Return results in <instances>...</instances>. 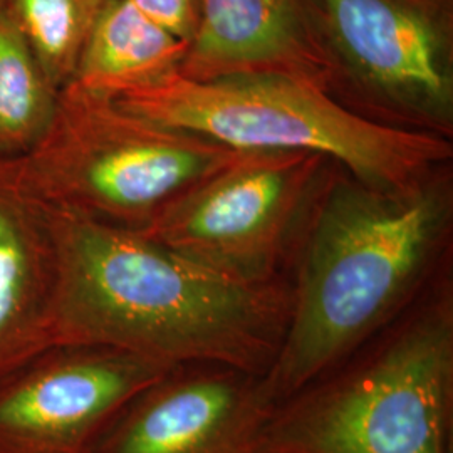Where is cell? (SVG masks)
Masks as SVG:
<instances>
[{"mask_svg": "<svg viewBox=\"0 0 453 453\" xmlns=\"http://www.w3.org/2000/svg\"><path fill=\"white\" fill-rule=\"evenodd\" d=\"M58 265L48 344H99L168 366L264 376L291 314L289 277L245 282L142 232L50 211Z\"/></svg>", "mask_w": 453, "mask_h": 453, "instance_id": "6da1fadb", "label": "cell"}, {"mask_svg": "<svg viewBox=\"0 0 453 453\" xmlns=\"http://www.w3.org/2000/svg\"><path fill=\"white\" fill-rule=\"evenodd\" d=\"M450 168L383 190L331 165L292 256L288 329L264 374L275 405L393 323L447 265Z\"/></svg>", "mask_w": 453, "mask_h": 453, "instance_id": "7a4b0ae2", "label": "cell"}, {"mask_svg": "<svg viewBox=\"0 0 453 453\" xmlns=\"http://www.w3.org/2000/svg\"><path fill=\"white\" fill-rule=\"evenodd\" d=\"M452 421L445 265L393 323L275 405L259 453H452Z\"/></svg>", "mask_w": 453, "mask_h": 453, "instance_id": "3957f363", "label": "cell"}, {"mask_svg": "<svg viewBox=\"0 0 453 453\" xmlns=\"http://www.w3.org/2000/svg\"><path fill=\"white\" fill-rule=\"evenodd\" d=\"M160 125L245 150H301L383 190L410 188L452 163L453 142L376 125L327 91L289 78L192 81L179 73L114 97Z\"/></svg>", "mask_w": 453, "mask_h": 453, "instance_id": "277c9868", "label": "cell"}, {"mask_svg": "<svg viewBox=\"0 0 453 453\" xmlns=\"http://www.w3.org/2000/svg\"><path fill=\"white\" fill-rule=\"evenodd\" d=\"M237 153L69 82L48 128L17 165L49 211L142 232Z\"/></svg>", "mask_w": 453, "mask_h": 453, "instance_id": "5b68a950", "label": "cell"}, {"mask_svg": "<svg viewBox=\"0 0 453 453\" xmlns=\"http://www.w3.org/2000/svg\"><path fill=\"white\" fill-rule=\"evenodd\" d=\"M326 91L395 130L453 142V0H308Z\"/></svg>", "mask_w": 453, "mask_h": 453, "instance_id": "8992f818", "label": "cell"}, {"mask_svg": "<svg viewBox=\"0 0 453 453\" xmlns=\"http://www.w3.org/2000/svg\"><path fill=\"white\" fill-rule=\"evenodd\" d=\"M333 160L301 150H245L142 230L245 282L284 277Z\"/></svg>", "mask_w": 453, "mask_h": 453, "instance_id": "52a82bcc", "label": "cell"}, {"mask_svg": "<svg viewBox=\"0 0 453 453\" xmlns=\"http://www.w3.org/2000/svg\"><path fill=\"white\" fill-rule=\"evenodd\" d=\"M173 368L110 346L48 344L0 374V453H95L125 406Z\"/></svg>", "mask_w": 453, "mask_h": 453, "instance_id": "ba28073f", "label": "cell"}, {"mask_svg": "<svg viewBox=\"0 0 453 453\" xmlns=\"http://www.w3.org/2000/svg\"><path fill=\"white\" fill-rule=\"evenodd\" d=\"M274 408L264 376L180 365L125 406L95 453H259Z\"/></svg>", "mask_w": 453, "mask_h": 453, "instance_id": "9c48e42d", "label": "cell"}, {"mask_svg": "<svg viewBox=\"0 0 453 453\" xmlns=\"http://www.w3.org/2000/svg\"><path fill=\"white\" fill-rule=\"evenodd\" d=\"M179 74L203 82L274 76L326 89L329 61L308 0H200Z\"/></svg>", "mask_w": 453, "mask_h": 453, "instance_id": "30bf717a", "label": "cell"}, {"mask_svg": "<svg viewBox=\"0 0 453 453\" xmlns=\"http://www.w3.org/2000/svg\"><path fill=\"white\" fill-rule=\"evenodd\" d=\"M56 265L52 213L0 160V374L48 346Z\"/></svg>", "mask_w": 453, "mask_h": 453, "instance_id": "8fae6325", "label": "cell"}, {"mask_svg": "<svg viewBox=\"0 0 453 453\" xmlns=\"http://www.w3.org/2000/svg\"><path fill=\"white\" fill-rule=\"evenodd\" d=\"M188 42L165 31L130 0H113L82 50L73 81L118 97L179 73Z\"/></svg>", "mask_w": 453, "mask_h": 453, "instance_id": "7c38bea8", "label": "cell"}, {"mask_svg": "<svg viewBox=\"0 0 453 453\" xmlns=\"http://www.w3.org/2000/svg\"><path fill=\"white\" fill-rule=\"evenodd\" d=\"M58 93L7 7L0 9V160H19L37 143Z\"/></svg>", "mask_w": 453, "mask_h": 453, "instance_id": "4fadbf2b", "label": "cell"}, {"mask_svg": "<svg viewBox=\"0 0 453 453\" xmlns=\"http://www.w3.org/2000/svg\"><path fill=\"white\" fill-rule=\"evenodd\" d=\"M113 0H9L5 5L56 89L73 81L99 17Z\"/></svg>", "mask_w": 453, "mask_h": 453, "instance_id": "5bb4252c", "label": "cell"}, {"mask_svg": "<svg viewBox=\"0 0 453 453\" xmlns=\"http://www.w3.org/2000/svg\"><path fill=\"white\" fill-rule=\"evenodd\" d=\"M148 19L181 41L192 42L198 20L200 0H130Z\"/></svg>", "mask_w": 453, "mask_h": 453, "instance_id": "9a60e30c", "label": "cell"}, {"mask_svg": "<svg viewBox=\"0 0 453 453\" xmlns=\"http://www.w3.org/2000/svg\"><path fill=\"white\" fill-rule=\"evenodd\" d=\"M9 4V0H0V9H4Z\"/></svg>", "mask_w": 453, "mask_h": 453, "instance_id": "2e32d148", "label": "cell"}]
</instances>
